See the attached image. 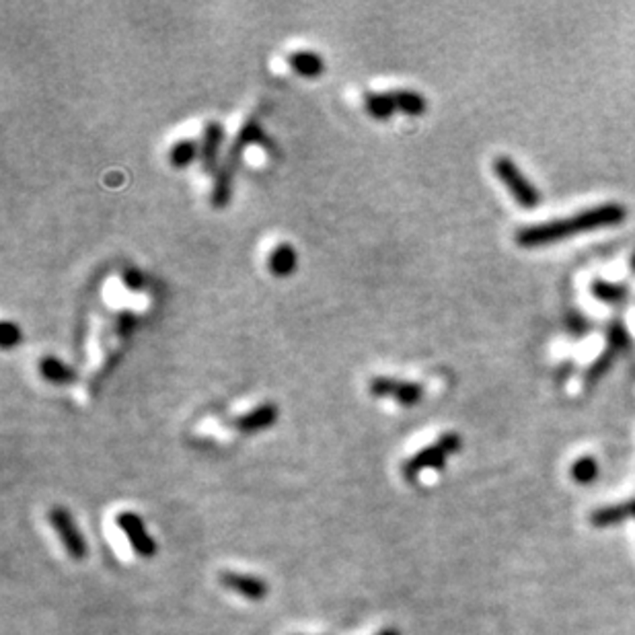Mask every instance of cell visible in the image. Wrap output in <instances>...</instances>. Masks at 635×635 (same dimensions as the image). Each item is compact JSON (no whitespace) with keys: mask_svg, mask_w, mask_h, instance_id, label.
Wrapping results in <instances>:
<instances>
[{"mask_svg":"<svg viewBox=\"0 0 635 635\" xmlns=\"http://www.w3.org/2000/svg\"><path fill=\"white\" fill-rule=\"evenodd\" d=\"M364 107L370 114V117H375V120H378V122H385V120H389V117L395 115L387 91H385V93H366Z\"/></svg>","mask_w":635,"mask_h":635,"instance_id":"obj_18","label":"cell"},{"mask_svg":"<svg viewBox=\"0 0 635 635\" xmlns=\"http://www.w3.org/2000/svg\"><path fill=\"white\" fill-rule=\"evenodd\" d=\"M494 171L497 175V179L506 186L508 192L514 195V200L519 202L522 208L533 210V208L541 204L539 189L527 179L525 173L520 171L519 165H516L510 156H497L494 161Z\"/></svg>","mask_w":635,"mask_h":635,"instance_id":"obj_4","label":"cell"},{"mask_svg":"<svg viewBox=\"0 0 635 635\" xmlns=\"http://www.w3.org/2000/svg\"><path fill=\"white\" fill-rule=\"evenodd\" d=\"M630 266H631V270H633V274H635V251L631 253V258H630Z\"/></svg>","mask_w":635,"mask_h":635,"instance_id":"obj_25","label":"cell"},{"mask_svg":"<svg viewBox=\"0 0 635 635\" xmlns=\"http://www.w3.org/2000/svg\"><path fill=\"white\" fill-rule=\"evenodd\" d=\"M169 159H171L173 167L186 169L192 165L195 159H200V147L194 140H179L173 144Z\"/></svg>","mask_w":635,"mask_h":635,"instance_id":"obj_19","label":"cell"},{"mask_svg":"<svg viewBox=\"0 0 635 635\" xmlns=\"http://www.w3.org/2000/svg\"><path fill=\"white\" fill-rule=\"evenodd\" d=\"M222 140H225V128H222V123L208 122L200 142V163L206 173L216 175V171H218V155Z\"/></svg>","mask_w":635,"mask_h":635,"instance_id":"obj_9","label":"cell"},{"mask_svg":"<svg viewBox=\"0 0 635 635\" xmlns=\"http://www.w3.org/2000/svg\"><path fill=\"white\" fill-rule=\"evenodd\" d=\"M572 473V480L575 483H582V486H588L599 477V463L592 456H582V459L575 461L569 469Z\"/></svg>","mask_w":635,"mask_h":635,"instance_id":"obj_20","label":"cell"},{"mask_svg":"<svg viewBox=\"0 0 635 635\" xmlns=\"http://www.w3.org/2000/svg\"><path fill=\"white\" fill-rule=\"evenodd\" d=\"M19 342H21V329H19V325L4 321V323L0 325V344H3V348L11 350L15 348Z\"/></svg>","mask_w":635,"mask_h":635,"instance_id":"obj_22","label":"cell"},{"mask_svg":"<svg viewBox=\"0 0 635 635\" xmlns=\"http://www.w3.org/2000/svg\"><path fill=\"white\" fill-rule=\"evenodd\" d=\"M48 520H50V525L54 527L56 535L60 536L62 545H64V549H67L72 560L83 561L84 558H87V553H89L87 541H84L83 533L78 530L75 519H72V514L67 508H62V506L52 508L48 514Z\"/></svg>","mask_w":635,"mask_h":635,"instance_id":"obj_6","label":"cell"},{"mask_svg":"<svg viewBox=\"0 0 635 635\" xmlns=\"http://www.w3.org/2000/svg\"><path fill=\"white\" fill-rule=\"evenodd\" d=\"M218 582L228 591H233L247 600H264L267 597V591H270L267 582L258 578V575L228 572V569L218 574Z\"/></svg>","mask_w":635,"mask_h":635,"instance_id":"obj_8","label":"cell"},{"mask_svg":"<svg viewBox=\"0 0 635 635\" xmlns=\"http://www.w3.org/2000/svg\"><path fill=\"white\" fill-rule=\"evenodd\" d=\"M625 218H627V208L617 204V202H608V204L586 208V210L569 216V218L549 220V222H541V225L525 226L516 233L514 239L520 247L535 249V247L558 243V241L572 239L575 234L597 231V228L617 226Z\"/></svg>","mask_w":635,"mask_h":635,"instance_id":"obj_1","label":"cell"},{"mask_svg":"<svg viewBox=\"0 0 635 635\" xmlns=\"http://www.w3.org/2000/svg\"><path fill=\"white\" fill-rule=\"evenodd\" d=\"M461 436L456 432H447L442 434L434 444L422 448L420 453H416L411 459L403 463V477L408 481H416L420 473L428 469H442L447 464L450 455H455L456 450H461Z\"/></svg>","mask_w":635,"mask_h":635,"instance_id":"obj_3","label":"cell"},{"mask_svg":"<svg viewBox=\"0 0 635 635\" xmlns=\"http://www.w3.org/2000/svg\"><path fill=\"white\" fill-rule=\"evenodd\" d=\"M297 264H298V253L290 243L276 245V249L270 253V259H267L270 272L278 278H288L290 274H294Z\"/></svg>","mask_w":635,"mask_h":635,"instance_id":"obj_13","label":"cell"},{"mask_svg":"<svg viewBox=\"0 0 635 635\" xmlns=\"http://www.w3.org/2000/svg\"><path fill=\"white\" fill-rule=\"evenodd\" d=\"M280 411L274 403H261L258 408H253L247 414L239 416L237 420L233 422V428L241 432V434H258V432H264L267 428H272L274 424L278 422Z\"/></svg>","mask_w":635,"mask_h":635,"instance_id":"obj_10","label":"cell"},{"mask_svg":"<svg viewBox=\"0 0 635 635\" xmlns=\"http://www.w3.org/2000/svg\"><path fill=\"white\" fill-rule=\"evenodd\" d=\"M39 372H42L45 381L54 385H68L75 378V370L56 356H44L42 362H39Z\"/></svg>","mask_w":635,"mask_h":635,"instance_id":"obj_17","label":"cell"},{"mask_svg":"<svg viewBox=\"0 0 635 635\" xmlns=\"http://www.w3.org/2000/svg\"><path fill=\"white\" fill-rule=\"evenodd\" d=\"M288 64L290 68L297 72V75L305 78H317L325 72V62L317 52L303 50V52H292L290 58H288Z\"/></svg>","mask_w":635,"mask_h":635,"instance_id":"obj_14","label":"cell"},{"mask_svg":"<svg viewBox=\"0 0 635 635\" xmlns=\"http://www.w3.org/2000/svg\"><path fill=\"white\" fill-rule=\"evenodd\" d=\"M370 395L378 399H393L405 408H414L424 399V387L414 381H401L393 377H375L369 385Z\"/></svg>","mask_w":635,"mask_h":635,"instance_id":"obj_5","label":"cell"},{"mask_svg":"<svg viewBox=\"0 0 635 635\" xmlns=\"http://www.w3.org/2000/svg\"><path fill=\"white\" fill-rule=\"evenodd\" d=\"M591 292L594 298L607 305H621L630 298V286L619 282H608V280H602V278L594 280L591 284Z\"/></svg>","mask_w":635,"mask_h":635,"instance_id":"obj_15","label":"cell"},{"mask_svg":"<svg viewBox=\"0 0 635 635\" xmlns=\"http://www.w3.org/2000/svg\"><path fill=\"white\" fill-rule=\"evenodd\" d=\"M617 350L611 348V345H607L605 350H602L597 358L592 360V364L588 366L586 372H584V387L586 389H591L597 385L602 377L607 375L608 370L613 369V364H615V358H617Z\"/></svg>","mask_w":635,"mask_h":635,"instance_id":"obj_16","label":"cell"},{"mask_svg":"<svg viewBox=\"0 0 635 635\" xmlns=\"http://www.w3.org/2000/svg\"><path fill=\"white\" fill-rule=\"evenodd\" d=\"M123 284H126L128 288H134V290H139V288L142 286L140 274L136 270H128L126 274H123Z\"/></svg>","mask_w":635,"mask_h":635,"instance_id":"obj_23","label":"cell"},{"mask_svg":"<svg viewBox=\"0 0 635 635\" xmlns=\"http://www.w3.org/2000/svg\"><path fill=\"white\" fill-rule=\"evenodd\" d=\"M377 635H401V633H399L397 630H391V627H389V630H383V631H378Z\"/></svg>","mask_w":635,"mask_h":635,"instance_id":"obj_24","label":"cell"},{"mask_svg":"<svg viewBox=\"0 0 635 635\" xmlns=\"http://www.w3.org/2000/svg\"><path fill=\"white\" fill-rule=\"evenodd\" d=\"M117 527L122 528V533L128 536L130 545L140 558H153L156 553V543L153 536L147 533L144 522L139 514L134 512H122L117 514Z\"/></svg>","mask_w":635,"mask_h":635,"instance_id":"obj_7","label":"cell"},{"mask_svg":"<svg viewBox=\"0 0 635 635\" xmlns=\"http://www.w3.org/2000/svg\"><path fill=\"white\" fill-rule=\"evenodd\" d=\"M391 106L395 114H405V115H422L425 109H428V103H425L424 95L417 93V91L411 89H395L387 91Z\"/></svg>","mask_w":635,"mask_h":635,"instance_id":"obj_11","label":"cell"},{"mask_svg":"<svg viewBox=\"0 0 635 635\" xmlns=\"http://www.w3.org/2000/svg\"><path fill=\"white\" fill-rule=\"evenodd\" d=\"M630 519H635V497L630 502L615 504V506H607V508L597 510V512L591 516V522L597 528H605V527L619 525V522L630 520Z\"/></svg>","mask_w":635,"mask_h":635,"instance_id":"obj_12","label":"cell"},{"mask_svg":"<svg viewBox=\"0 0 635 635\" xmlns=\"http://www.w3.org/2000/svg\"><path fill=\"white\" fill-rule=\"evenodd\" d=\"M267 136L261 128L259 120L255 115L247 117L243 122V126L239 128L237 136L228 148V153L222 161V165L218 167V171L214 175L212 181V192H210V204L214 208H225L231 204L233 198V187H234V177H237L241 163H243V155L247 147L251 144H266Z\"/></svg>","mask_w":635,"mask_h":635,"instance_id":"obj_2","label":"cell"},{"mask_svg":"<svg viewBox=\"0 0 635 635\" xmlns=\"http://www.w3.org/2000/svg\"><path fill=\"white\" fill-rule=\"evenodd\" d=\"M630 344H631V337L623 321L621 319L611 321L607 331V345H611V348H615L617 352H623L625 348H630Z\"/></svg>","mask_w":635,"mask_h":635,"instance_id":"obj_21","label":"cell"}]
</instances>
